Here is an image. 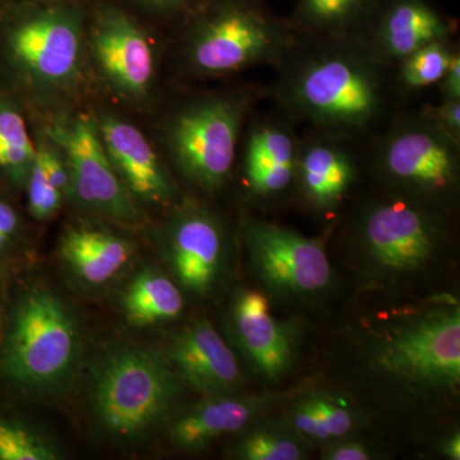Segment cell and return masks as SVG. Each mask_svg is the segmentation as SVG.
<instances>
[{"label":"cell","instance_id":"obj_3","mask_svg":"<svg viewBox=\"0 0 460 460\" xmlns=\"http://www.w3.org/2000/svg\"><path fill=\"white\" fill-rule=\"evenodd\" d=\"M181 394V381L165 353L114 347L90 370L91 413L104 434L137 441L165 422Z\"/></svg>","mask_w":460,"mask_h":460},{"label":"cell","instance_id":"obj_35","mask_svg":"<svg viewBox=\"0 0 460 460\" xmlns=\"http://www.w3.org/2000/svg\"><path fill=\"white\" fill-rule=\"evenodd\" d=\"M445 99L460 100V57L454 53L443 80Z\"/></svg>","mask_w":460,"mask_h":460},{"label":"cell","instance_id":"obj_25","mask_svg":"<svg viewBox=\"0 0 460 460\" xmlns=\"http://www.w3.org/2000/svg\"><path fill=\"white\" fill-rule=\"evenodd\" d=\"M35 155L25 120L16 109L0 102V174L14 183L27 180Z\"/></svg>","mask_w":460,"mask_h":460},{"label":"cell","instance_id":"obj_5","mask_svg":"<svg viewBox=\"0 0 460 460\" xmlns=\"http://www.w3.org/2000/svg\"><path fill=\"white\" fill-rule=\"evenodd\" d=\"M363 271L380 286L414 279L434 265L445 244L440 215L413 199L368 206L357 224Z\"/></svg>","mask_w":460,"mask_h":460},{"label":"cell","instance_id":"obj_13","mask_svg":"<svg viewBox=\"0 0 460 460\" xmlns=\"http://www.w3.org/2000/svg\"><path fill=\"white\" fill-rule=\"evenodd\" d=\"M165 356L181 384L201 394L235 393L243 385L237 357L208 321H195L181 329Z\"/></svg>","mask_w":460,"mask_h":460},{"label":"cell","instance_id":"obj_4","mask_svg":"<svg viewBox=\"0 0 460 460\" xmlns=\"http://www.w3.org/2000/svg\"><path fill=\"white\" fill-rule=\"evenodd\" d=\"M284 98L317 126L356 131L370 126L383 108L374 66L349 50H328L304 60L288 78Z\"/></svg>","mask_w":460,"mask_h":460},{"label":"cell","instance_id":"obj_22","mask_svg":"<svg viewBox=\"0 0 460 460\" xmlns=\"http://www.w3.org/2000/svg\"><path fill=\"white\" fill-rule=\"evenodd\" d=\"M124 314L135 326H150L181 316L184 307L181 288L156 269H144L127 286Z\"/></svg>","mask_w":460,"mask_h":460},{"label":"cell","instance_id":"obj_7","mask_svg":"<svg viewBox=\"0 0 460 460\" xmlns=\"http://www.w3.org/2000/svg\"><path fill=\"white\" fill-rule=\"evenodd\" d=\"M247 102L219 98L199 102L174 118L169 145L178 168L199 189L217 190L228 180Z\"/></svg>","mask_w":460,"mask_h":460},{"label":"cell","instance_id":"obj_28","mask_svg":"<svg viewBox=\"0 0 460 460\" xmlns=\"http://www.w3.org/2000/svg\"><path fill=\"white\" fill-rule=\"evenodd\" d=\"M308 396L319 417L326 443L347 438L358 426V419L353 410L343 404V402L323 393H311Z\"/></svg>","mask_w":460,"mask_h":460},{"label":"cell","instance_id":"obj_24","mask_svg":"<svg viewBox=\"0 0 460 460\" xmlns=\"http://www.w3.org/2000/svg\"><path fill=\"white\" fill-rule=\"evenodd\" d=\"M378 0H296V22L308 31L341 35L366 25Z\"/></svg>","mask_w":460,"mask_h":460},{"label":"cell","instance_id":"obj_21","mask_svg":"<svg viewBox=\"0 0 460 460\" xmlns=\"http://www.w3.org/2000/svg\"><path fill=\"white\" fill-rule=\"evenodd\" d=\"M296 177L308 201L317 208L337 205L354 180V165L341 148L326 142H313L298 151Z\"/></svg>","mask_w":460,"mask_h":460},{"label":"cell","instance_id":"obj_1","mask_svg":"<svg viewBox=\"0 0 460 460\" xmlns=\"http://www.w3.org/2000/svg\"><path fill=\"white\" fill-rule=\"evenodd\" d=\"M370 332L363 350L366 368L399 401L438 404L458 394V299L432 296Z\"/></svg>","mask_w":460,"mask_h":460},{"label":"cell","instance_id":"obj_9","mask_svg":"<svg viewBox=\"0 0 460 460\" xmlns=\"http://www.w3.org/2000/svg\"><path fill=\"white\" fill-rule=\"evenodd\" d=\"M456 138L434 118L396 126L380 151L387 180L417 199L444 198L456 190L459 156Z\"/></svg>","mask_w":460,"mask_h":460},{"label":"cell","instance_id":"obj_11","mask_svg":"<svg viewBox=\"0 0 460 460\" xmlns=\"http://www.w3.org/2000/svg\"><path fill=\"white\" fill-rule=\"evenodd\" d=\"M163 255L178 286L195 296H210L226 271V233L210 211L184 204L166 224Z\"/></svg>","mask_w":460,"mask_h":460},{"label":"cell","instance_id":"obj_20","mask_svg":"<svg viewBox=\"0 0 460 460\" xmlns=\"http://www.w3.org/2000/svg\"><path fill=\"white\" fill-rule=\"evenodd\" d=\"M298 148L290 133L281 127L256 128L248 140L246 175L253 192L279 193L295 180Z\"/></svg>","mask_w":460,"mask_h":460},{"label":"cell","instance_id":"obj_39","mask_svg":"<svg viewBox=\"0 0 460 460\" xmlns=\"http://www.w3.org/2000/svg\"><path fill=\"white\" fill-rule=\"evenodd\" d=\"M3 335V320H2V314H0V339H2Z\"/></svg>","mask_w":460,"mask_h":460},{"label":"cell","instance_id":"obj_37","mask_svg":"<svg viewBox=\"0 0 460 460\" xmlns=\"http://www.w3.org/2000/svg\"><path fill=\"white\" fill-rule=\"evenodd\" d=\"M9 277H11V265L0 261V296H3L7 293Z\"/></svg>","mask_w":460,"mask_h":460},{"label":"cell","instance_id":"obj_33","mask_svg":"<svg viewBox=\"0 0 460 460\" xmlns=\"http://www.w3.org/2000/svg\"><path fill=\"white\" fill-rule=\"evenodd\" d=\"M436 122L458 140L460 133V100L445 99L443 104L435 111Z\"/></svg>","mask_w":460,"mask_h":460},{"label":"cell","instance_id":"obj_2","mask_svg":"<svg viewBox=\"0 0 460 460\" xmlns=\"http://www.w3.org/2000/svg\"><path fill=\"white\" fill-rule=\"evenodd\" d=\"M83 335L72 308L41 287L22 290L9 307L0 339V392L14 398H56L80 367Z\"/></svg>","mask_w":460,"mask_h":460},{"label":"cell","instance_id":"obj_15","mask_svg":"<svg viewBox=\"0 0 460 460\" xmlns=\"http://www.w3.org/2000/svg\"><path fill=\"white\" fill-rule=\"evenodd\" d=\"M278 394L205 395L189 410L181 411L169 426L172 445L184 452H199L222 436L238 434L279 402Z\"/></svg>","mask_w":460,"mask_h":460},{"label":"cell","instance_id":"obj_36","mask_svg":"<svg viewBox=\"0 0 460 460\" xmlns=\"http://www.w3.org/2000/svg\"><path fill=\"white\" fill-rule=\"evenodd\" d=\"M440 453L447 459H460V436L459 432L447 436L440 443Z\"/></svg>","mask_w":460,"mask_h":460},{"label":"cell","instance_id":"obj_8","mask_svg":"<svg viewBox=\"0 0 460 460\" xmlns=\"http://www.w3.org/2000/svg\"><path fill=\"white\" fill-rule=\"evenodd\" d=\"M243 233L253 271L278 296L310 299L332 287L334 272L319 242L256 219Z\"/></svg>","mask_w":460,"mask_h":460},{"label":"cell","instance_id":"obj_18","mask_svg":"<svg viewBox=\"0 0 460 460\" xmlns=\"http://www.w3.org/2000/svg\"><path fill=\"white\" fill-rule=\"evenodd\" d=\"M91 47L115 89L132 98L147 93L154 75L153 50L128 18L118 14L102 18L93 30Z\"/></svg>","mask_w":460,"mask_h":460},{"label":"cell","instance_id":"obj_23","mask_svg":"<svg viewBox=\"0 0 460 460\" xmlns=\"http://www.w3.org/2000/svg\"><path fill=\"white\" fill-rule=\"evenodd\" d=\"M230 456L241 460H301L308 443L286 420L257 419L238 432Z\"/></svg>","mask_w":460,"mask_h":460},{"label":"cell","instance_id":"obj_10","mask_svg":"<svg viewBox=\"0 0 460 460\" xmlns=\"http://www.w3.org/2000/svg\"><path fill=\"white\" fill-rule=\"evenodd\" d=\"M51 136L65 151L69 190L84 208L123 226L140 222V211L109 159L98 126L78 118L57 127Z\"/></svg>","mask_w":460,"mask_h":460},{"label":"cell","instance_id":"obj_27","mask_svg":"<svg viewBox=\"0 0 460 460\" xmlns=\"http://www.w3.org/2000/svg\"><path fill=\"white\" fill-rule=\"evenodd\" d=\"M447 40L429 42L402 60L401 77L410 89H423L440 83L452 60Z\"/></svg>","mask_w":460,"mask_h":460},{"label":"cell","instance_id":"obj_38","mask_svg":"<svg viewBox=\"0 0 460 460\" xmlns=\"http://www.w3.org/2000/svg\"><path fill=\"white\" fill-rule=\"evenodd\" d=\"M153 2H159V3H177V2H181V0H153Z\"/></svg>","mask_w":460,"mask_h":460},{"label":"cell","instance_id":"obj_31","mask_svg":"<svg viewBox=\"0 0 460 460\" xmlns=\"http://www.w3.org/2000/svg\"><path fill=\"white\" fill-rule=\"evenodd\" d=\"M321 458L326 460H370L375 458V453L368 445L347 436V438L329 441L321 453Z\"/></svg>","mask_w":460,"mask_h":460},{"label":"cell","instance_id":"obj_34","mask_svg":"<svg viewBox=\"0 0 460 460\" xmlns=\"http://www.w3.org/2000/svg\"><path fill=\"white\" fill-rule=\"evenodd\" d=\"M0 233L18 241L20 234V217L13 206L0 198Z\"/></svg>","mask_w":460,"mask_h":460},{"label":"cell","instance_id":"obj_12","mask_svg":"<svg viewBox=\"0 0 460 460\" xmlns=\"http://www.w3.org/2000/svg\"><path fill=\"white\" fill-rule=\"evenodd\" d=\"M230 329L244 358L263 380L277 383L292 370L299 330L271 314L263 293L239 290L230 307Z\"/></svg>","mask_w":460,"mask_h":460},{"label":"cell","instance_id":"obj_19","mask_svg":"<svg viewBox=\"0 0 460 460\" xmlns=\"http://www.w3.org/2000/svg\"><path fill=\"white\" fill-rule=\"evenodd\" d=\"M59 255L75 280L98 288L107 286L128 265L133 246L109 230L72 226L60 239Z\"/></svg>","mask_w":460,"mask_h":460},{"label":"cell","instance_id":"obj_29","mask_svg":"<svg viewBox=\"0 0 460 460\" xmlns=\"http://www.w3.org/2000/svg\"><path fill=\"white\" fill-rule=\"evenodd\" d=\"M26 181L30 213L39 220L49 219L59 210L63 193L51 183L38 155L33 159Z\"/></svg>","mask_w":460,"mask_h":460},{"label":"cell","instance_id":"obj_6","mask_svg":"<svg viewBox=\"0 0 460 460\" xmlns=\"http://www.w3.org/2000/svg\"><path fill=\"white\" fill-rule=\"evenodd\" d=\"M293 36L253 0H232L206 18L190 45V63L199 74L226 75L283 56Z\"/></svg>","mask_w":460,"mask_h":460},{"label":"cell","instance_id":"obj_30","mask_svg":"<svg viewBox=\"0 0 460 460\" xmlns=\"http://www.w3.org/2000/svg\"><path fill=\"white\" fill-rule=\"evenodd\" d=\"M286 422L308 443H326L319 417L308 394L299 396L290 404Z\"/></svg>","mask_w":460,"mask_h":460},{"label":"cell","instance_id":"obj_17","mask_svg":"<svg viewBox=\"0 0 460 460\" xmlns=\"http://www.w3.org/2000/svg\"><path fill=\"white\" fill-rule=\"evenodd\" d=\"M98 128L109 159L132 198L169 204L174 189L145 136L132 124L111 117L102 118Z\"/></svg>","mask_w":460,"mask_h":460},{"label":"cell","instance_id":"obj_16","mask_svg":"<svg viewBox=\"0 0 460 460\" xmlns=\"http://www.w3.org/2000/svg\"><path fill=\"white\" fill-rule=\"evenodd\" d=\"M366 25L375 53L390 62H402L450 33L449 21L429 0H378Z\"/></svg>","mask_w":460,"mask_h":460},{"label":"cell","instance_id":"obj_26","mask_svg":"<svg viewBox=\"0 0 460 460\" xmlns=\"http://www.w3.org/2000/svg\"><path fill=\"white\" fill-rule=\"evenodd\" d=\"M56 447L22 420L0 413V460H56Z\"/></svg>","mask_w":460,"mask_h":460},{"label":"cell","instance_id":"obj_14","mask_svg":"<svg viewBox=\"0 0 460 460\" xmlns=\"http://www.w3.org/2000/svg\"><path fill=\"white\" fill-rule=\"evenodd\" d=\"M8 48L18 65L42 83H68L80 66V29L65 14L25 21L9 35Z\"/></svg>","mask_w":460,"mask_h":460},{"label":"cell","instance_id":"obj_32","mask_svg":"<svg viewBox=\"0 0 460 460\" xmlns=\"http://www.w3.org/2000/svg\"><path fill=\"white\" fill-rule=\"evenodd\" d=\"M36 155L41 160L48 178L60 192L69 190V172L66 164L53 150L47 147L36 148Z\"/></svg>","mask_w":460,"mask_h":460}]
</instances>
